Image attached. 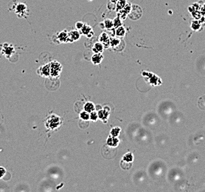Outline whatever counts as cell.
<instances>
[{
  "label": "cell",
  "instance_id": "obj_1",
  "mask_svg": "<svg viewBox=\"0 0 205 192\" xmlns=\"http://www.w3.org/2000/svg\"><path fill=\"white\" fill-rule=\"evenodd\" d=\"M11 9L14 10V12L17 14L19 17H25V15L27 14V5L25 3L18 2L14 5Z\"/></svg>",
  "mask_w": 205,
  "mask_h": 192
},
{
  "label": "cell",
  "instance_id": "obj_2",
  "mask_svg": "<svg viewBox=\"0 0 205 192\" xmlns=\"http://www.w3.org/2000/svg\"><path fill=\"white\" fill-rule=\"evenodd\" d=\"M142 15H143L142 8L137 5H132L131 10L128 14V17L133 20H137V19H140L142 17Z\"/></svg>",
  "mask_w": 205,
  "mask_h": 192
},
{
  "label": "cell",
  "instance_id": "obj_3",
  "mask_svg": "<svg viewBox=\"0 0 205 192\" xmlns=\"http://www.w3.org/2000/svg\"><path fill=\"white\" fill-rule=\"evenodd\" d=\"M50 75L53 77H58L60 75L61 70H62V67L59 62L57 61H53L50 64Z\"/></svg>",
  "mask_w": 205,
  "mask_h": 192
},
{
  "label": "cell",
  "instance_id": "obj_4",
  "mask_svg": "<svg viewBox=\"0 0 205 192\" xmlns=\"http://www.w3.org/2000/svg\"><path fill=\"white\" fill-rule=\"evenodd\" d=\"M61 124L60 117L56 115H52L48 118L46 125L50 129H56Z\"/></svg>",
  "mask_w": 205,
  "mask_h": 192
},
{
  "label": "cell",
  "instance_id": "obj_5",
  "mask_svg": "<svg viewBox=\"0 0 205 192\" xmlns=\"http://www.w3.org/2000/svg\"><path fill=\"white\" fill-rule=\"evenodd\" d=\"M131 5H132L131 4V3H129V2L126 3L125 7H124L123 8H122L120 12H119L118 15L120 16V18H122V19H125L127 16H128L129 13L131 12Z\"/></svg>",
  "mask_w": 205,
  "mask_h": 192
},
{
  "label": "cell",
  "instance_id": "obj_6",
  "mask_svg": "<svg viewBox=\"0 0 205 192\" xmlns=\"http://www.w3.org/2000/svg\"><path fill=\"white\" fill-rule=\"evenodd\" d=\"M80 31H81V33L83 35H86L87 37H92L94 34L93 33V30L92 29V27L88 25H83V27L80 29Z\"/></svg>",
  "mask_w": 205,
  "mask_h": 192
},
{
  "label": "cell",
  "instance_id": "obj_7",
  "mask_svg": "<svg viewBox=\"0 0 205 192\" xmlns=\"http://www.w3.org/2000/svg\"><path fill=\"white\" fill-rule=\"evenodd\" d=\"M80 37V34L77 30H72L68 33V38L69 41H75L78 40Z\"/></svg>",
  "mask_w": 205,
  "mask_h": 192
},
{
  "label": "cell",
  "instance_id": "obj_8",
  "mask_svg": "<svg viewBox=\"0 0 205 192\" xmlns=\"http://www.w3.org/2000/svg\"><path fill=\"white\" fill-rule=\"evenodd\" d=\"M38 72H39L41 75H43V76H50V64L41 67V69L38 70Z\"/></svg>",
  "mask_w": 205,
  "mask_h": 192
},
{
  "label": "cell",
  "instance_id": "obj_9",
  "mask_svg": "<svg viewBox=\"0 0 205 192\" xmlns=\"http://www.w3.org/2000/svg\"><path fill=\"white\" fill-rule=\"evenodd\" d=\"M99 39L100 41L102 42L103 44H104V45H106V47H107L108 45L110 44V39H109V37L106 33H101L99 37Z\"/></svg>",
  "mask_w": 205,
  "mask_h": 192
},
{
  "label": "cell",
  "instance_id": "obj_10",
  "mask_svg": "<svg viewBox=\"0 0 205 192\" xmlns=\"http://www.w3.org/2000/svg\"><path fill=\"white\" fill-rule=\"evenodd\" d=\"M118 143H119V140L117 139V137L112 136L108 138L107 144L109 145V146H111V147H116V146H117Z\"/></svg>",
  "mask_w": 205,
  "mask_h": 192
},
{
  "label": "cell",
  "instance_id": "obj_11",
  "mask_svg": "<svg viewBox=\"0 0 205 192\" xmlns=\"http://www.w3.org/2000/svg\"><path fill=\"white\" fill-rule=\"evenodd\" d=\"M126 3L127 0H119V1H117V2L116 3L115 5V11H117V13L120 12L121 10L125 7Z\"/></svg>",
  "mask_w": 205,
  "mask_h": 192
},
{
  "label": "cell",
  "instance_id": "obj_12",
  "mask_svg": "<svg viewBox=\"0 0 205 192\" xmlns=\"http://www.w3.org/2000/svg\"><path fill=\"white\" fill-rule=\"evenodd\" d=\"M59 39L60 40L61 42H66V41H69L68 38V33L67 31H62L59 34Z\"/></svg>",
  "mask_w": 205,
  "mask_h": 192
},
{
  "label": "cell",
  "instance_id": "obj_13",
  "mask_svg": "<svg viewBox=\"0 0 205 192\" xmlns=\"http://www.w3.org/2000/svg\"><path fill=\"white\" fill-rule=\"evenodd\" d=\"M103 59V56L101 53H96L92 57V62L94 63L95 64H98L101 63V61H102V59Z\"/></svg>",
  "mask_w": 205,
  "mask_h": 192
},
{
  "label": "cell",
  "instance_id": "obj_14",
  "mask_svg": "<svg viewBox=\"0 0 205 192\" xmlns=\"http://www.w3.org/2000/svg\"><path fill=\"white\" fill-rule=\"evenodd\" d=\"M133 159H134L133 154H132L131 153H128V154H126L125 156H124L123 159H122V161H123V162H126V163L132 164Z\"/></svg>",
  "mask_w": 205,
  "mask_h": 192
},
{
  "label": "cell",
  "instance_id": "obj_15",
  "mask_svg": "<svg viewBox=\"0 0 205 192\" xmlns=\"http://www.w3.org/2000/svg\"><path fill=\"white\" fill-rule=\"evenodd\" d=\"M84 109H85V111L88 112L89 113V112L91 113L92 112H93V111L95 110L94 104H93L92 102L86 103V104L84 105Z\"/></svg>",
  "mask_w": 205,
  "mask_h": 192
},
{
  "label": "cell",
  "instance_id": "obj_16",
  "mask_svg": "<svg viewBox=\"0 0 205 192\" xmlns=\"http://www.w3.org/2000/svg\"><path fill=\"white\" fill-rule=\"evenodd\" d=\"M103 50V44L101 43H96L93 47V51L96 53H101Z\"/></svg>",
  "mask_w": 205,
  "mask_h": 192
},
{
  "label": "cell",
  "instance_id": "obj_17",
  "mask_svg": "<svg viewBox=\"0 0 205 192\" xmlns=\"http://www.w3.org/2000/svg\"><path fill=\"white\" fill-rule=\"evenodd\" d=\"M125 34V30L124 28V27L120 26L117 27V29L116 30V35L118 37H122L124 36Z\"/></svg>",
  "mask_w": 205,
  "mask_h": 192
},
{
  "label": "cell",
  "instance_id": "obj_18",
  "mask_svg": "<svg viewBox=\"0 0 205 192\" xmlns=\"http://www.w3.org/2000/svg\"><path fill=\"white\" fill-rule=\"evenodd\" d=\"M104 26L106 29H109V30L113 28V27H114V22H113V20L109 19H106V20L104 21Z\"/></svg>",
  "mask_w": 205,
  "mask_h": 192
},
{
  "label": "cell",
  "instance_id": "obj_19",
  "mask_svg": "<svg viewBox=\"0 0 205 192\" xmlns=\"http://www.w3.org/2000/svg\"><path fill=\"white\" fill-rule=\"evenodd\" d=\"M108 117H109V113L106 110H101L98 112V117H100L101 120H106Z\"/></svg>",
  "mask_w": 205,
  "mask_h": 192
},
{
  "label": "cell",
  "instance_id": "obj_20",
  "mask_svg": "<svg viewBox=\"0 0 205 192\" xmlns=\"http://www.w3.org/2000/svg\"><path fill=\"white\" fill-rule=\"evenodd\" d=\"M113 22H114V27H118L120 26H122V22H121L120 17L118 15V17H116L115 19L113 20Z\"/></svg>",
  "mask_w": 205,
  "mask_h": 192
},
{
  "label": "cell",
  "instance_id": "obj_21",
  "mask_svg": "<svg viewBox=\"0 0 205 192\" xmlns=\"http://www.w3.org/2000/svg\"><path fill=\"white\" fill-rule=\"evenodd\" d=\"M120 131H121V130H120V128H119V127H115V128L112 129V130L111 131V136L117 137L119 135V133H120Z\"/></svg>",
  "mask_w": 205,
  "mask_h": 192
},
{
  "label": "cell",
  "instance_id": "obj_22",
  "mask_svg": "<svg viewBox=\"0 0 205 192\" xmlns=\"http://www.w3.org/2000/svg\"><path fill=\"white\" fill-rule=\"evenodd\" d=\"M80 118H82L83 120H89V119L90 118V115L89 114L88 112H86V111H84V112H82L80 114Z\"/></svg>",
  "mask_w": 205,
  "mask_h": 192
},
{
  "label": "cell",
  "instance_id": "obj_23",
  "mask_svg": "<svg viewBox=\"0 0 205 192\" xmlns=\"http://www.w3.org/2000/svg\"><path fill=\"white\" fill-rule=\"evenodd\" d=\"M120 41L119 39H117V38H113V39H111L110 41V44L112 47L117 46V45L120 44Z\"/></svg>",
  "mask_w": 205,
  "mask_h": 192
},
{
  "label": "cell",
  "instance_id": "obj_24",
  "mask_svg": "<svg viewBox=\"0 0 205 192\" xmlns=\"http://www.w3.org/2000/svg\"><path fill=\"white\" fill-rule=\"evenodd\" d=\"M89 115H90V118H91V120H94V121L97 120V119L98 118V114H97V112H94V111H93V112H92L91 114H90Z\"/></svg>",
  "mask_w": 205,
  "mask_h": 192
},
{
  "label": "cell",
  "instance_id": "obj_25",
  "mask_svg": "<svg viewBox=\"0 0 205 192\" xmlns=\"http://www.w3.org/2000/svg\"><path fill=\"white\" fill-rule=\"evenodd\" d=\"M83 25H84V24L82 22H77L76 24H75V27H76L77 30H80Z\"/></svg>",
  "mask_w": 205,
  "mask_h": 192
},
{
  "label": "cell",
  "instance_id": "obj_26",
  "mask_svg": "<svg viewBox=\"0 0 205 192\" xmlns=\"http://www.w3.org/2000/svg\"><path fill=\"white\" fill-rule=\"evenodd\" d=\"M5 172H6V171H5V168L0 167V178H2V177L5 175Z\"/></svg>",
  "mask_w": 205,
  "mask_h": 192
},
{
  "label": "cell",
  "instance_id": "obj_27",
  "mask_svg": "<svg viewBox=\"0 0 205 192\" xmlns=\"http://www.w3.org/2000/svg\"><path fill=\"white\" fill-rule=\"evenodd\" d=\"M117 1H119V0H110L111 2L114 3V4H115V5H116V3L117 2Z\"/></svg>",
  "mask_w": 205,
  "mask_h": 192
}]
</instances>
